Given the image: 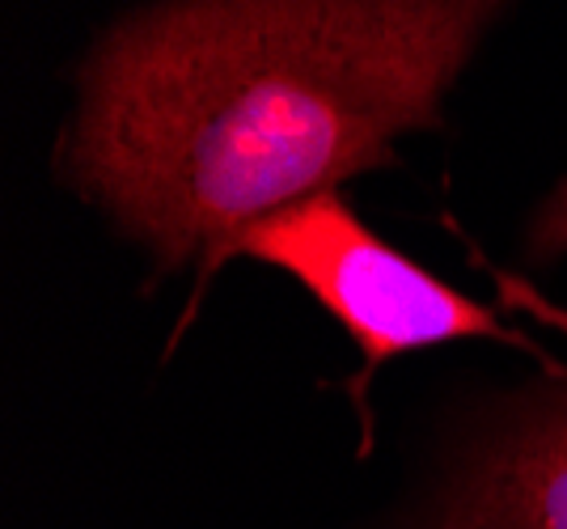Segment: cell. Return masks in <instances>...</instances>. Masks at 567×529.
Listing matches in <instances>:
<instances>
[{"label":"cell","mask_w":567,"mask_h":529,"mask_svg":"<svg viewBox=\"0 0 567 529\" xmlns=\"http://www.w3.org/2000/svg\"><path fill=\"white\" fill-rule=\"evenodd\" d=\"M513 0H157L81 69L76 187L162 271L394 162Z\"/></svg>","instance_id":"1"},{"label":"cell","mask_w":567,"mask_h":529,"mask_svg":"<svg viewBox=\"0 0 567 529\" xmlns=\"http://www.w3.org/2000/svg\"><path fill=\"white\" fill-rule=\"evenodd\" d=\"M225 259H255L292 276L352 335L364 377L402 352L457 339L529 348V339L508 331L487 305L381 241L339 191L309 195L246 225L216 267Z\"/></svg>","instance_id":"2"},{"label":"cell","mask_w":567,"mask_h":529,"mask_svg":"<svg viewBox=\"0 0 567 529\" xmlns=\"http://www.w3.org/2000/svg\"><path fill=\"white\" fill-rule=\"evenodd\" d=\"M441 529H567V394L474 466Z\"/></svg>","instance_id":"3"},{"label":"cell","mask_w":567,"mask_h":529,"mask_svg":"<svg viewBox=\"0 0 567 529\" xmlns=\"http://www.w3.org/2000/svg\"><path fill=\"white\" fill-rule=\"evenodd\" d=\"M529 255L543 263L567 255V178L550 191V199L538 208V217L529 225Z\"/></svg>","instance_id":"4"}]
</instances>
